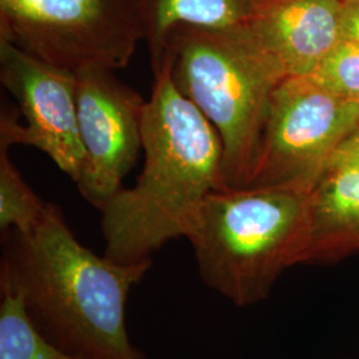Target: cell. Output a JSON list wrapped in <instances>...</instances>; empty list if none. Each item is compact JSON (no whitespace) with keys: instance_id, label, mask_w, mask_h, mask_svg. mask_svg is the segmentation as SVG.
Segmentation results:
<instances>
[{"instance_id":"5","label":"cell","mask_w":359,"mask_h":359,"mask_svg":"<svg viewBox=\"0 0 359 359\" xmlns=\"http://www.w3.org/2000/svg\"><path fill=\"white\" fill-rule=\"evenodd\" d=\"M0 40L74 74L116 71L145 28L137 0H0Z\"/></svg>"},{"instance_id":"12","label":"cell","mask_w":359,"mask_h":359,"mask_svg":"<svg viewBox=\"0 0 359 359\" xmlns=\"http://www.w3.org/2000/svg\"><path fill=\"white\" fill-rule=\"evenodd\" d=\"M0 359H83L56 346L31 321L18 295L0 289Z\"/></svg>"},{"instance_id":"10","label":"cell","mask_w":359,"mask_h":359,"mask_svg":"<svg viewBox=\"0 0 359 359\" xmlns=\"http://www.w3.org/2000/svg\"><path fill=\"white\" fill-rule=\"evenodd\" d=\"M359 253V168H334L310 192L306 262Z\"/></svg>"},{"instance_id":"13","label":"cell","mask_w":359,"mask_h":359,"mask_svg":"<svg viewBox=\"0 0 359 359\" xmlns=\"http://www.w3.org/2000/svg\"><path fill=\"white\" fill-rule=\"evenodd\" d=\"M8 147L0 144V229L28 233L43 217L44 203L13 165Z\"/></svg>"},{"instance_id":"8","label":"cell","mask_w":359,"mask_h":359,"mask_svg":"<svg viewBox=\"0 0 359 359\" xmlns=\"http://www.w3.org/2000/svg\"><path fill=\"white\" fill-rule=\"evenodd\" d=\"M76 105L84 164L75 184L100 210L123 188L142 151L147 100L115 71L90 67L76 72Z\"/></svg>"},{"instance_id":"9","label":"cell","mask_w":359,"mask_h":359,"mask_svg":"<svg viewBox=\"0 0 359 359\" xmlns=\"http://www.w3.org/2000/svg\"><path fill=\"white\" fill-rule=\"evenodd\" d=\"M344 0H268L249 31L287 76H309L342 40Z\"/></svg>"},{"instance_id":"1","label":"cell","mask_w":359,"mask_h":359,"mask_svg":"<svg viewBox=\"0 0 359 359\" xmlns=\"http://www.w3.org/2000/svg\"><path fill=\"white\" fill-rule=\"evenodd\" d=\"M0 289L18 295L56 346L83 359H145L129 339L127 301L152 261L120 264L77 241L52 203L28 233H3Z\"/></svg>"},{"instance_id":"7","label":"cell","mask_w":359,"mask_h":359,"mask_svg":"<svg viewBox=\"0 0 359 359\" xmlns=\"http://www.w3.org/2000/svg\"><path fill=\"white\" fill-rule=\"evenodd\" d=\"M0 81L26 124L1 107L0 144L34 147L76 182L84 164L77 123L76 74L40 60L0 40Z\"/></svg>"},{"instance_id":"15","label":"cell","mask_w":359,"mask_h":359,"mask_svg":"<svg viewBox=\"0 0 359 359\" xmlns=\"http://www.w3.org/2000/svg\"><path fill=\"white\" fill-rule=\"evenodd\" d=\"M334 168H359V123L334 154L329 170Z\"/></svg>"},{"instance_id":"2","label":"cell","mask_w":359,"mask_h":359,"mask_svg":"<svg viewBox=\"0 0 359 359\" xmlns=\"http://www.w3.org/2000/svg\"><path fill=\"white\" fill-rule=\"evenodd\" d=\"M154 76L142 173L100 209L105 256L120 264L152 261L169 241L188 238L206 197L229 187L216 128L180 93L167 65Z\"/></svg>"},{"instance_id":"11","label":"cell","mask_w":359,"mask_h":359,"mask_svg":"<svg viewBox=\"0 0 359 359\" xmlns=\"http://www.w3.org/2000/svg\"><path fill=\"white\" fill-rule=\"evenodd\" d=\"M268 0H137L154 75L165 63V43L177 26L249 28Z\"/></svg>"},{"instance_id":"4","label":"cell","mask_w":359,"mask_h":359,"mask_svg":"<svg viewBox=\"0 0 359 359\" xmlns=\"http://www.w3.org/2000/svg\"><path fill=\"white\" fill-rule=\"evenodd\" d=\"M172 81L216 128L229 187H245L256 158L280 65L244 29L175 27L165 43Z\"/></svg>"},{"instance_id":"16","label":"cell","mask_w":359,"mask_h":359,"mask_svg":"<svg viewBox=\"0 0 359 359\" xmlns=\"http://www.w3.org/2000/svg\"><path fill=\"white\" fill-rule=\"evenodd\" d=\"M341 29L342 40L359 43V0H344Z\"/></svg>"},{"instance_id":"6","label":"cell","mask_w":359,"mask_h":359,"mask_svg":"<svg viewBox=\"0 0 359 359\" xmlns=\"http://www.w3.org/2000/svg\"><path fill=\"white\" fill-rule=\"evenodd\" d=\"M358 123V103L325 90L310 76L285 77L273 92L245 187L311 192Z\"/></svg>"},{"instance_id":"3","label":"cell","mask_w":359,"mask_h":359,"mask_svg":"<svg viewBox=\"0 0 359 359\" xmlns=\"http://www.w3.org/2000/svg\"><path fill=\"white\" fill-rule=\"evenodd\" d=\"M310 193L225 187L210 193L188 237L200 276L237 306L268 298L283 271L306 262Z\"/></svg>"},{"instance_id":"14","label":"cell","mask_w":359,"mask_h":359,"mask_svg":"<svg viewBox=\"0 0 359 359\" xmlns=\"http://www.w3.org/2000/svg\"><path fill=\"white\" fill-rule=\"evenodd\" d=\"M309 76L325 90L359 104V43L341 40Z\"/></svg>"}]
</instances>
